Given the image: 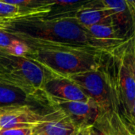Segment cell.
Returning a JSON list of instances; mask_svg holds the SVG:
<instances>
[{"instance_id":"603a6c76","label":"cell","mask_w":135,"mask_h":135,"mask_svg":"<svg viewBox=\"0 0 135 135\" xmlns=\"http://www.w3.org/2000/svg\"><path fill=\"white\" fill-rule=\"evenodd\" d=\"M25 107V106H24ZM18 107H0V115H2L7 112H9L11 110H13Z\"/></svg>"},{"instance_id":"8992f818","label":"cell","mask_w":135,"mask_h":135,"mask_svg":"<svg viewBox=\"0 0 135 135\" xmlns=\"http://www.w3.org/2000/svg\"><path fill=\"white\" fill-rule=\"evenodd\" d=\"M65 116L59 109L40 112L33 107H20L0 115V129L33 128L35 125L59 120Z\"/></svg>"},{"instance_id":"5bb4252c","label":"cell","mask_w":135,"mask_h":135,"mask_svg":"<svg viewBox=\"0 0 135 135\" xmlns=\"http://www.w3.org/2000/svg\"><path fill=\"white\" fill-rule=\"evenodd\" d=\"M125 127L118 121L101 114L96 122L90 127V135H126Z\"/></svg>"},{"instance_id":"44dd1931","label":"cell","mask_w":135,"mask_h":135,"mask_svg":"<svg viewBox=\"0 0 135 135\" xmlns=\"http://www.w3.org/2000/svg\"><path fill=\"white\" fill-rule=\"evenodd\" d=\"M129 133L135 135V99L133 103V106L130 110L129 115Z\"/></svg>"},{"instance_id":"cb8c5ba5","label":"cell","mask_w":135,"mask_h":135,"mask_svg":"<svg viewBox=\"0 0 135 135\" xmlns=\"http://www.w3.org/2000/svg\"><path fill=\"white\" fill-rule=\"evenodd\" d=\"M11 20L8 19H5V18H0V30H4V28L11 22Z\"/></svg>"},{"instance_id":"2e32d148","label":"cell","mask_w":135,"mask_h":135,"mask_svg":"<svg viewBox=\"0 0 135 135\" xmlns=\"http://www.w3.org/2000/svg\"><path fill=\"white\" fill-rule=\"evenodd\" d=\"M0 2L12 4L26 11H36L52 8L51 0H0Z\"/></svg>"},{"instance_id":"4316f807","label":"cell","mask_w":135,"mask_h":135,"mask_svg":"<svg viewBox=\"0 0 135 135\" xmlns=\"http://www.w3.org/2000/svg\"><path fill=\"white\" fill-rule=\"evenodd\" d=\"M32 135H41V134H40V133H35V132H33Z\"/></svg>"},{"instance_id":"ba28073f","label":"cell","mask_w":135,"mask_h":135,"mask_svg":"<svg viewBox=\"0 0 135 135\" xmlns=\"http://www.w3.org/2000/svg\"><path fill=\"white\" fill-rule=\"evenodd\" d=\"M52 109L60 110L77 129H83L93 126L102 114L96 103L88 101L55 102L49 104Z\"/></svg>"},{"instance_id":"ac0fdd59","label":"cell","mask_w":135,"mask_h":135,"mask_svg":"<svg viewBox=\"0 0 135 135\" xmlns=\"http://www.w3.org/2000/svg\"><path fill=\"white\" fill-rule=\"evenodd\" d=\"M3 51L14 56H25L27 54V52L30 51V47L22 41L14 37L10 46Z\"/></svg>"},{"instance_id":"6da1fadb","label":"cell","mask_w":135,"mask_h":135,"mask_svg":"<svg viewBox=\"0 0 135 135\" xmlns=\"http://www.w3.org/2000/svg\"><path fill=\"white\" fill-rule=\"evenodd\" d=\"M3 30L18 39L83 45L106 52H113L125 42L94 37L75 19L73 15L22 18L11 21Z\"/></svg>"},{"instance_id":"d4e9b609","label":"cell","mask_w":135,"mask_h":135,"mask_svg":"<svg viewBox=\"0 0 135 135\" xmlns=\"http://www.w3.org/2000/svg\"><path fill=\"white\" fill-rule=\"evenodd\" d=\"M82 135H90V127L82 129Z\"/></svg>"},{"instance_id":"52a82bcc","label":"cell","mask_w":135,"mask_h":135,"mask_svg":"<svg viewBox=\"0 0 135 135\" xmlns=\"http://www.w3.org/2000/svg\"><path fill=\"white\" fill-rule=\"evenodd\" d=\"M42 94L49 105L55 102L88 101L90 99L70 78L52 73L44 84Z\"/></svg>"},{"instance_id":"3957f363","label":"cell","mask_w":135,"mask_h":135,"mask_svg":"<svg viewBox=\"0 0 135 135\" xmlns=\"http://www.w3.org/2000/svg\"><path fill=\"white\" fill-rule=\"evenodd\" d=\"M51 72L26 56L0 49V84L10 86L28 95L45 98L42 88Z\"/></svg>"},{"instance_id":"7a4b0ae2","label":"cell","mask_w":135,"mask_h":135,"mask_svg":"<svg viewBox=\"0 0 135 135\" xmlns=\"http://www.w3.org/2000/svg\"><path fill=\"white\" fill-rule=\"evenodd\" d=\"M19 40L30 47V51L25 56L48 71L63 76L98 69L108 53L83 45L30 39Z\"/></svg>"},{"instance_id":"5b68a950","label":"cell","mask_w":135,"mask_h":135,"mask_svg":"<svg viewBox=\"0 0 135 135\" xmlns=\"http://www.w3.org/2000/svg\"><path fill=\"white\" fill-rule=\"evenodd\" d=\"M68 77L96 103L102 114H106L122 123L118 116L114 93L110 75L105 65V58L102 66L98 69L74 74Z\"/></svg>"},{"instance_id":"484cf974","label":"cell","mask_w":135,"mask_h":135,"mask_svg":"<svg viewBox=\"0 0 135 135\" xmlns=\"http://www.w3.org/2000/svg\"><path fill=\"white\" fill-rule=\"evenodd\" d=\"M75 135H82V129H79Z\"/></svg>"},{"instance_id":"4fadbf2b","label":"cell","mask_w":135,"mask_h":135,"mask_svg":"<svg viewBox=\"0 0 135 135\" xmlns=\"http://www.w3.org/2000/svg\"><path fill=\"white\" fill-rule=\"evenodd\" d=\"M95 38L108 41H126L131 37H127L122 29L114 22L94 25L86 28Z\"/></svg>"},{"instance_id":"d6986e66","label":"cell","mask_w":135,"mask_h":135,"mask_svg":"<svg viewBox=\"0 0 135 135\" xmlns=\"http://www.w3.org/2000/svg\"><path fill=\"white\" fill-rule=\"evenodd\" d=\"M32 128L0 129V135H32Z\"/></svg>"},{"instance_id":"9a60e30c","label":"cell","mask_w":135,"mask_h":135,"mask_svg":"<svg viewBox=\"0 0 135 135\" xmlns=\"http://www.w3.org/2000/svg\"><path fill=\"white\" fill-rule=\"evenodd\" d=\"M94 1L95 0H51L52 11L47 15H74L76 11Z\"/></svg>"},{"instance_id":"e0dca14e","label":"cell","mask_w":135,"mask_h":135,"mask_svg":"<svg viewBox=\"0 0 135 135\" xmlns=\"http://www.w3.org/2000/svg\"><path fill=\"white\" fill-rule=\"evenodd\" d=\"M122 54L135 80V31L133 36L123 43Z\"/></svg>"},{"instance_id":"8fae6325","label":"cell","mask_w":135,"mask_h":135,"mask_svg":"<svg viewBox=\"0 0 135 135\" xmlns=\"http://www.w3.org/2000/svg\"><path fill=\"white\" fill-rule=\"evenodd\" d=\"M114 15V23L118 26L127 37L134 33L135 26L125 0H102Z\"/></svg>"},{"instance_id":"7402d4cb","label":"cell","mask_w":135,"mask_h":135,"mask_svg":"<svg viewBox=\"0 0 135 135\" xmlns=\"http://www.w3.org/2000/svg\"><path fill=\"white\" fill-rule=\"evenodd\" d=\"M135 26V0H125Z\"/></svg>"},{"instance_id":"277c9868","label":"cell","mask_w":135,"mask_h":135,"mask_svg":"<svg viewBox=\"0 0 135 135\" xmlns=\"http://www.w3.org/2000/svg\"><path fill=\"white\" fill-rule=\"evenodd\" d=\"M122 45L106 54L105 65L110 77L118 118L129 133L130 110L135 99V80L124 60Z\"/></svg>"},{"instance_id":"9c48e42d","label":"cell","mask_w":135,"mask_h":135,"mask_svg":"<svg viewBox=\"0 0 135 135\" xmlns=\"http://www.w3.org/2000/svg\"><path fill=\"white\" fill-rule=\"evenodd\" d=\"M73 17L84 27L114 22L113 13L103 3L102 0H95L76 11Z\"/></svg>"},{"instance_id":"7c38bea8","label":"cell","mask_w":135,"mask_h":135,"mask_svg":"<svg viewBox=\"0 0 135 135\" xmlns=\"http://www.w3.org/2000/svg\"><path fill=\"white\" fill-rule=\"evenodd\" d=\"M77 129L67 116L61 119L35 125L32 131L41 135H75Z\"/></svg>"},{"instance_id":"83f0119b","label":"cell","mask_w":135,"mask_h":135,"mask_svg":"<svg viewBox=\"0 0 135 135\" xmlns=\"http://www.w3.org/2000/svg\"><path fill=\"white\" fill-rule=\"evenodd\" d=\"M126 135H134V134H132V133H126Z\"/></svg>"},{"instance_id":"30bf717a","label":"cell","mask_w":135,"mask_h":135,"mask_svg":"<svg viewBox=\"0 0 135 135\" xmlns=\"http://www.w3.org/2000/svg\"><path fill=\"white\" fill-rule=\"evenodd\" d=\"M35 103L48 104L45 98L30 96L15 88L0 84V107L30 106L34 107Z\"/></svg>"},{"instance_id":"ffe728a7","label":"cell","mask_w":135,"mask_h":135,"mask_svg":"<svg viewBox=\"0 0 135 135\" xmlns=\"http://www.w3.org/2000/svg\"><path fill=\"white\" fill-rule=\"evenodd\" d=\"M14 37L0 30V49L5 50L11 44Z\"/></svg>"}]
</instances>
